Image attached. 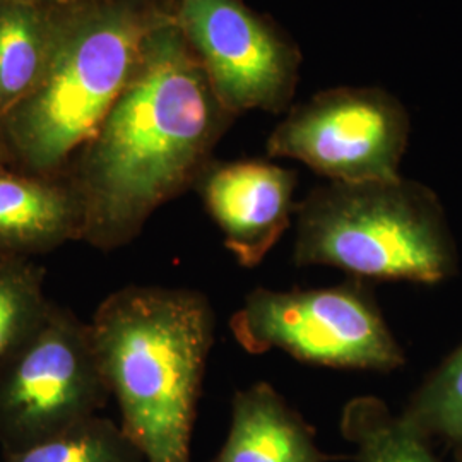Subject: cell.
I'll return each mask as SVG.
<instances>
[{
  "label": "cell",
  "mask_w": 462,
  "mask_h": 462,
  "mask_svg": "<svg viewBox=\"0 0 462 462\" xmlns=\"http://www.w3.org/2000/svg\"><path fill=\"white\" fill-rule=\"evenodd\" d=\"M235 118L168 11L64 173L83 199V242L103 252L129 245L156 209L196 189Z\"/></svg>",
  "instance_id": "cell-1"
},
{
  "label": "cell",
  "mask_w": 462,
  "mask_h": 462,
  "mask_svg": "<svg viewBox=\"0 0 462 462\" xmlns=\"http://www.w3.org/2000/svg\"><path fill=\"white\" fill-rule=\"evenodd\" d=\"M93 346L120 427L146 462H192L190 444L215 312L187 288L125 286L99 303Z\"/></svg>",
  "instance_id": "cell-2"
},
{
  "label": "cell",
  "mask_w": 462,
  "mask_h": 462,
  "mask_svg": "<svg viewBox=\"0 0 462 462\" xmlns=\"http://www.w3.org/2000/svg\"><path fill=\"white\" fill-rule=\"evenodd\" d=\"M171 0H97L72 5L33 91L0 118L9 166L62 177L97 134L139 64Z\"/></svg>",
  "instance_id": "cell-3"
},
{
  "label": "cell",
  "mask_w": 462,
  "mask_h": 462,
  "mask_svg": "<svg viewBox=\"0 0 462 462\" xmlns=\"http://www.w3.org/2000/svg\"><path fill=\"white\" fill-rule=\"evenodd\" d=\"M293 263L329 265L353 280L439 284L457 273L440 200L408 179L328 182L297 204Z\"/></svg>",
  "instance_id": "cell-4"
},
{
  "label": "cell",
  "mask_w": 462,
  "mask_h": 462,
  "mask_svg": "<svg viewBox=\"0 0 462 462\" xmlns=\"http://www.w3.org/2000/svg\"><path fill=\"white\" fill-rule=\"evenodd\" d=\"M235 341L250 355L280 349L298 362L389 374L406 355L366 281L326 288H257L231 315Z\"/></svg>",
  "instance_id": "cell-5"
},
{
  "label": "cell",
  "mask_w": 462,
  "mask_h": 462,
  "mask_svg": "<svg viewBox=\"0 0 462 462\" xmlns=\"http://www.w3.org/2000/svg\"><path fill=\"white\" fill-rule=\"evenodd\" d=\"M110 391L89 324L51 303L33 334L0 362V448L13 454L98 414Z\"/></svg>",
  "instance_id": "cell-6"
},
{
  "label": "cell",
  "mask_w": 462,
  "mask_h": 462,
  "mask_svg": "<svg viewBox=\"0 0 462 462\" xmlns=\"http://www.w3.org/2000/svg\"><path fill=\"white\" fill-rule=\"evenodd\" d=\"M411 122L404 105L375 86H339L291 106L269 135V158L295 160L329 182L399 179Z\"/></svg>",
  "instance_id": "cell-7"
},
{
  "label": "cell",
  "mask_w": 462,
  "mask_h": 462,
  "mask_svg": "<svg viewBox=\"0 0 462 462\" xmlns=\"http://www.w3.org/2000/svg\"><path fill=\"white\" fill-rule=\"evenodd\" d=\"M171 11L228 112L291 108L301 51L271 17L244 0H171Z\"/></svg>",
  "instance_id": "cell-8"
},
{
  "label": "cell",
  "mask_w": 462,
  "mask_h": 462,
  "mask_svg": "<svg viewBox=\"0 0 462 462\" xmlns=\"http://www.w3.org/2000/svg\"><path fill=\"white\" fill-rule=\"evenodd\" d=\"M196 189L225 247L248 269L264 261L297 215V171L267 160H213Z\"/></svg>",
  "instance_id": "cell-9"
},
{
  "label": "cell",
  "mask_w": 462,
  "mask_h": 462,
  "mask_svg": "<svg viewBox=\"0 0 462 462\" xmlns=\"http://www.w3.org/2000/svg\"><path fill=\"white\" fill-rule=\"evenodd\" d=\"M83 199L62 177L0 165V261L32 259L83 240Z\"/></svg>",
  "instance_id": "cell-10"
},
{
  "label": "cell",
  "mask_w": 462,
  "mask_h": 462,
  "mask_svg": "<svg viewBox=\"0 0 462 462\" xmlns=\"http://www.w3.org/2000/svg\"><path fill=\"white\" fill-rule=\"evenodd\" d=\"M317 444L315 429L267 382L238 391L231 401L226 440L213 462H336Z\"/></svg>",
  "instance_id": "cell-11"
},
{
  "label": "cell",
  "mask_w": 462,
  "mask_h": 462,
  "mask_svg": "<svg viewBox=\"0 0 462 462\" xmlns=\"http://www.w3.org/2000/svg\"><path fill=\"white\" fill-rule=\"evenodd\" d=\"M72 5L0 0V118L42 79Z\"/></svg>",
  "instance_id": "cell-12"
},
{
  "label": "cell",
  "mask_w": 462,
  "mask_h": 462,
  "mask_svg": "<svg viewBox=\"0 0 462 462\" xmlns=\"http://www.w3.org/2000/svg\"><path fill=\"white\" fill-rule=\"evenodd\" d=\"M339 429L355 447V462H440L431 444L377 396L347 401Z\"/></svg>",
  "instance_id": "cell-13"
},
{
  "label": "cell",
  "mask_w": 462,
  "mask_h": 462,
  "mask_svg": "<svg viewBox=\"0 0 462 462\" xmlns=\"http://www.w3.org/2000/svg\"><path fill=\"white\" fill-rule=\"evenodd\" d=\"M401 418L462 462V341L416 389Z\"/></svg>",
  "instance_id": "cell-14"
},
{
  "label": "cell",
  "mask_w": 462,
  "mask_h": 462,
  "mask_svg": "<svg viewBox=\"0 0 462 462\" xmlns=\"http://www.w3.org/2000/svg\"><path fill=\"white\" fill-rule=\"evenodd\" d=\"M2 456V462H146L122 427L99 414L42 444Z\"/></svg>",
  "instance_id": "cell-15"
},
{
  "label": "cell",
  "mask_w": 462,
  "mask_h": 462,
  "mask_svg": "<svg viewBox=\"0 0 462 462\" xmlns=\"http://www.w3.org/2000/svg\"><path fill=\"white\" fill-rule=\"evenodd\" d=\"M51 303L43 267L32 259L0 261V362L38 329Z\"/></svg>",
  "instance_id": "cell-16"
},
{
  "label": "cell",
  "mask_w": 462,
  "mask_h": 462,
  "mask_svg": "<svg viewBox=\"0 0 462 462\" xmlns=\"http://www.w3.org/2000/svg\"><path fill=\"white\" fill-rule=\"evenodd\" d=\"M32 2H42V4H51V5H79L88 2H97V0H32Z\"/></svg>",
  "instance_id": "cell-17"
},
{
  "label": "cell",
  "mask_w": 462,
  "mask_h": 462,
  "mask_svg": "<svg viewBox=\"0 0 462 462\" xmlns=\"http://www.w3.org/2000/svg\"><path fill=\"white\" fill-rule=\"evenodd\" d=\"M0 165H9V156H7L5 144L2 141V135H0Z\"/></svg>",
  "instance_id": "cell-18"
}]
</instances>
